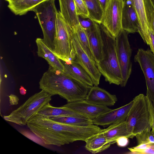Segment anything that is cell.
Masks as SVG:
<instances>
[{
  "instance_id": "13",
  "label": "cell",
  "mask_w": 154,
  "mask_h": 154,
  "mask_svg": "<svg viewBox=\"0 0 154 154\" xmlns=\"http://www.w3.org/2000/svg\"><path fill=\"white\" fill-rule=\"evenodd\" d=\"M63 106L91 120L111 110L107 106L91 103L85 100L68 103Z\"/></svg>"
},
{
  "instance_id": "12",
  "label": "cell",
  "mask_w": 154,
  "mask_h": 154,
  "mask_svg": "<svg viewBox=\"0 0 154 154\" xmlns=\"http://www.w3.org/2000/svg\"><path fill=\"white\" fill-rule=\"evenodd\" d=\"M134 102L133 100L119 108L112 109L92 120L93 124L107 126L118 122L125 121Z\"/></svg>"
},
{
  "instance_id": "27",
  "label": "cell",
  "mask_w": 154,
  "mask_h": 154,
  "mask_svg": "<svg viewBox=\"0 0 154 154\" xmlns=\"http://www.w3.org/2000/svg\"><path fill=\"white\" fill-rule=\"evenodd\" d=\"M73 30L75 32L79 42L84 50L89 57L95 62L91 48L86 30L80 24Z\"/></svg>"
},
{
  "instance_id": "7",
  "label": "cell",
  "mask_w": 154,
  "mask_h": 154,
  "mask_svg": "<svg viewBox=\"0 0 154 154\" xmlns=\"http://www.w3.org/2000/svg\"><path fill=\"white\" fill-rule=\"evenodd\" d=\"M73 29L66 22L59 11L57 13L54 53L65 62L75 60L72 44Z\"/></svg>"
},
{
  "instance_id": "18",
  "label": "cell",
  "mask_w": 154,
  "mask_h": 154,
  "mask_svg": "<svg viewBox=\"0 0 154 154\" xmlns=\"http://www.w3.org/2000/svg\"><path fill=\"white\" fill-rule=\"evenodd\" d=\"M35 42L38 56L45 60L50 66L64 72V66L61 60L46 45L43 39L37 38Z\"/></svg>"
},
{
  "instance_id": "32",
  "label": "cell",
  "mask_w": 154,
  "mask_h": 154,
  "mask_svg": "<svg viewBox=\"0 0 154 154\" xmlns=\"http://www.w3.org/2000/svg\"><path fill=\"white\" fill-rule=\"evenodd\" d=\"M79 17V24L85 30L89 29L94 25L95 22L90 19Z\"/></svg>"
},
{
  "instance_id": "26",
  "label": "cell",
  "mask_w": 154,
  "mask_h": 154,
  "mask_svg": "<svg viewBox=\"0 0 154 154\" xmlns=\"http://www.w3.org/2000/svg\"><path fill=\"white\" fill-rule=\"evenodd\" d=\"M49 117L55 121L70 125L85 126L93 124L92 120L86 118L72 116H51Z\"/></svg>"
},
{
  "instance_id": "19",
  "label": "cell",
  "mask_w": 154,
  "mask_h": 154,
  "mask_svg": "<svg viewBox=\"0 0 154 154\" xmlns=\"http://www.w3.org/2000/svg\"><path fill=\"white\" fill-rule=\"evenodd\" d=\"M61 15L66 22L73 29L79 23L74 0H58Z\"/></svg>"
},
{
  "instance_id": "4",
  "label": "cell",
  "mask_w": 154,
  "mask_h": 154,
  "mask_svg": "<svg viewBox=\"0 0 154 154\" xmlns=\"http://www.w3.org/2000/svg\"><path fill=\"white\" fill-rule=\"evenodd\" d=\"M133 100V104L125 120L132 138L143 131L151 129V116L146 96L140 94Z\"/></svg>"
},
{
  "instance_id": "30",
  "label": "cell",
  "mask_w": 154,
  "mask_h": 154,
  "mask_svg": "<svg viewBox=\"0 0 154 154\" xmlns=\"http://www.w3.org/2000/svg\"><path fill=\"white\" fill-rule=\"evenodd\" d=\"M144 2L148 23L154 32V5L151 0H144Z\"/></svg>"
},
{
  "instance_id": "20",
  "label": "cell",
  "mask_w": 154,
  "mask_h": 154,
  "mask_svg": "<svg viewBox=\"0 0 154 154\" xmlns=\"http://www.w3.org/2000/svg\"><path fill=\"white\" fill-rule=\"evenodd\" d=\"M86 150L93 154L102 152L114 143L104 136L100 132L90 137L85 141Z\"/></svg>"
},
{
  "instance_id": "39",
  "label": "cell",
  "mask_w": 154,
  "mask_h": 154,
  "mask_svg": "<svg viewBox=\"0 0 154 154\" xmlns=\"http://www.w3.org/2000/svg\"><path fill=\"white\" fill-rule=\"evenodd\" d=\"M151 1H152V2L153 4L154 5V0H151Z\"/></svg>"
},
{
  "instance_id": "37",
  "label": "cell",
  "mask_w": 154,
  "mask_h": 154,
  "mask_svg": "<svg viewBox=\"0 0 154 154\" xmlns=\"http://www.w3.org/2000/svg\"><path fill=\"white\" fill-rule=\"evenodd\" d=\"M20 92L21 94L24 95L26 93V90L23 86H21L20 89Z\"/></svg>"
},
{
  "instance_id": "36",
  "label": "cell",
  "mask_w": 154,
  "mask_h": 154,
  "mask_svg": "<svg viewBox=\"0 0 154 154\" xmlns=\"http://www.w3.org/2000/svg\"><path fill=\"white\" fill-rule=\"evenodd\" d=\"M109 0H98L104 10Z\"/></svg>"
},
{
  "instance_id": "38",
  "label": "cell",
  "mask_w": 154,
  "mask_h": 154,
  "mask_svg": "<svg viewBox=\"0 0 154 154\" xmlns=\"http://www.w3.org/2000/svg\"><path fill=\"white\" fill-rule=\"evenodd\" d=\"M5 0L6 1L8 2V3H9L13 0Z\"/></svg>"
},
{
  "instance_id": "6",
  "label": "cell",
  "mask_w": 154,
  "mask_h": 154,
  "mask_svg": "<svg viewBox=\"0 0 154 154\" xmlns=\"http://www.w3.org/2000/svg\"><path fill=\"white\" fill-rule=\"evenodd\" d=\"M55 0H46L40 3L31 11L38 18L42 31L43 41L54 53L56 31L57 10Z\"/></svg>"
},
{
  "instance_id": "31",
  "label": "cell",
  "mask_w": 154,
  "mask_h": 154,
  "mask_svg": "<svg viewBox=\"0 0 154 154\" xmlns=\"http://www.w3.org/2000/svg\"><path fill=\"white\" fill-rule=\"evenodd\" d=\"M74 1L77 15L84 18H89V12L83 0H74Z\"/></svg>"
},
{
  "instance_id": "25",
  "label": "cell",
  "mask_w": 154,
  "mask_h": 154,
  "mask_svg": "<svg viewBox=\"0 0 154 154\" xmlns=\"http://www.w3.org/2000/svg\"><path fill=\"white\" fill-rule=\"evenodd\" d=\"M89 14V18L101 24L104 10L98 0H83Z\"/></svg>"
},
{
  "instance_id": "10",
  "label": "cell",
  "mask_w": 154,
  "mask_h": 154,
  "mask_svg": "<svg viewBox=\"0 0 154 154\" xmlns=\"http://www.w3.org/2000/svg\"><path fill=\"white\" fill-rule=\"evenodd\" d=\"M134 61L139 63L145 77L146 96L154 104V54L150 50L139 49Z\"/></svg>"
},
{
  "instance_id": "11",
  "label": "cell",
  "mask_w": 154,
  "mask_h": 154,
  "mask_svg": "<svg viewBox=\"0 0 154 154\" xmlns=\"http://www.w3.org/2000/svg\"><path fill=\"white\" fill-rule=\"evenodd\" d=\"M72 44L75 54L74 60L80 64L89 74L94 85L98 86L101 74L97 68L96 63L89 57L82 48L73 30Z\"/></svg>"
},
{
  "instance_id": "9",
  "label": "cell",
  "mask_w": 154,
  "mask_h": 154,
  "mask_svg": "<svg viewBox=\"0 0 154 154\" xmlns=\"http://www.w3.org/2000/svg\"><path fill=\"white\" fill-rule=\"evenodd\" d=\"M124 0H109L104 10L101 24L114 38L123 29L122 17Z\"/></svg>"
},
{
  "instance_id": "15",
  "label": "cell",
  "mask_w": 154,
  "mask_h": 154,
  "mask_svg": "<svg viewBox=\"0 0 154 154\" xmlns=\"http://www.w3.org/2000/svg\"><path fill=\"white\" fill-rule=\"evenodd\" d=\"M92 54L96 63L103 58V41L100 24L95 22L89 29L86 30Z\"/></svg>"
},
{
  "instance_id": "5",
  "label": "cell",
  "mask_w": 154,
  "mask_h": 154,
  "mask_svg": "<svg viewBox=\"0 0 154 154\" xmlns=\"http://www.w3.org/2000/svg\"><path fill=\"white\" fill-rule=\"evenodd\" d=\"M52 95L42 90L31 96L10 115L4 116L6 121L20 125H27L28 121L51 100Z\"/></svg>"
},
{
  "instance_id": "8",
  "label": "cell",
  "mask_w": 154,
  "mask_h": 154,
  "mask_svg": "<svg viewBox=\"0 0 154 154\" xmlns=\"http://www.w3.org/2000/svg\"><path fill=\"white\" fill-rule=\"evenodd\" d=\"M128 33L122 30L115 38L118 59L122 76L120 86L125 87L132 70L131 57L132 50L128 41Z\"/></svg>"
},
{
  "instance_id": "23",
  "label": "cell",
  "mask_w": 154,
  "mask_h": 154,
  "mask_svg": "<svg viewBox=\"0 0 154 154\" xmlns=\"http://www.w3.org/2000/svg\"><path fill=\"white\" fill-rule=\"evenodd\" d=\"M37 114L48 117L72 116L86 118L66 107L62 106L59 107H55L51 106L49 103L45 105Z\"/></svg>"
},
{
  "instance_id": "28",
  "label": "cell",
  "mask_w": 154,
  "mask_h": 154,
  "mask_svg": "<svg viewBox=\"0 0 154 154\" xmlns=\"http://www.w3.org/2000/svg\"><path fill=\"white\" fill-rule=\"evenodd\" d=\"M128 149L131 153L154 154V143L138 145Z\"/></svg>"
},
{
  "instance_id": "16",
  "label": "cell",
  "mask_w": 154,
  "mask_h": 154,
  "mask_svg": "<svg viewBox=\"0 0 154 154\" xmlns=\"http://www.w3.org/2000/svg\"><path fill=\"white\" fill-rule=\"evenodd\" d=\"M85 100L96 105L112 106L117 101L115 95L112 94L98 86L94 85L89 89Z\"/></svg>"
},
{
  "instance_id": "17",
  "label": "cell",
  "mask_w": 154,
  "mask_h": 154,
  "mask_svg": "<svg viewBox=\"0 0 154 154\" xmlns=\"http://www.w3.org/2000/svg\"><path fill=\"white\" fill-rule=\"evenodd\" d=\"M61 60L64 65L65 73L90 88L94 86L91 77L80 64L74 60L66 62Z\"/></svg>"
},
{
  "instance_id": "2",
  "label": "cell",
  "mask_w": 154,
  "mask_h": 154,
  "mask_svg": "<svg viewBox=\"0 0 154 154\" xmlns=\"http://www.w3.org/2000/svg\"><path fill=\"white\" fill-rule=\"evenodd\" d=\"M39 88L52 96L58 95L71 103L85 99L90 88L64 72L49 66L39 82Z\"/></svg>"
},
{
  "instance_id": "35",
  "label": "cell",
  "mask_w": 154,
  "mask_h": 154,
  "mask_svg": "<svg viewBox=\"0 0 154 154\" xmlns=\"http://www.w3.org/2000/svg\"><path fill=\"white\" fill-rule=\"evenodd\" d=\"M9 102L11 105H17L18 103L19 99L16 95L11 94L8 96Z\"/></svg>"
},
{
  "instance_id": "22",
  "label": "cell",
  "mask_w": 154,
  "mask_h": 154,
  "mask_svg": "<svg viewBox=\"0 0 154 154\" xmlns=\"http://www.w3.org/2000/svg\"><path fill=\"white\" fill-rule=\"evenodd\" d=\"M138 15L140 30L139 33L144 42L147 44L148 29L149 27L147 20L143 0H131Z\"/></svg>"
},
{
  "instance_id": "3",
  "label": "cell",
  "mask_w": 154,
  "mask_h": 154,
  "mask_svg": "<svg viewBox=\"0 0 154 154\" xmlns=\"http://www.w3.org/2000/svg\"><path fill=\"white\" fill-rule=\"evenodd\" d=\"M100 24L103 41V54L102 59L96 63L97 68L110 84L120 85L122 76L117 58L115 38L105 28Z\"/></svg>"
},
{
  "instance_id": "14",
  "label": "cell",
  "mask_w": 154,
  "mask_h": 154,
  "mask_svg": "<svg viewBox=\"0 0 154 154\" xmlns=\"http://www.w3.org/2000/svg\"><path fill=\"white\" fill-rule=\"evenodd\" d=\"M122 26L128 34L139 32L140 26L138 15L131 0H124Z\"/></svg>"
},
{
  "instance_id": "21",
  "label": "cell",
  "mask_w": 154,
  "mask_h": 154,
  "mask_svg": "<svg viewBox=\"0 0 154 154\" xmlns=\"http://www.w3.org/2000/svg\"><path fill=\"white\" fill-rule=\"evenodd\" d=\"M100 132L114 143H116L117 139L121 137L126 136L133 138L128 130L125 121L111 124L107 128L102 129Z\"/></svg>"
},
{
  "instance_id": "33",
  "label": "cell",
  "mask_w": 154,
  "mask_h": 154,
  "mask_svg": "<svg viewBox=\"0 0 154 154\" xmlns=\"http://www.w3.org/2000/svg\"><path fill=\"white\" fill-rule=\"evenodd\" d=\"M146 97L151 116V131L154 134V104L147 96Z\"/></svg>"
},
{
  "instance_id": "24",
  "label": "cell",
  "mask_w": 154,
  "mask_h": 154,
  "mask_svg": "<svg viewBox=\"0 0 154 154\" xmlns=\"http://www.w3.org/2000/svg\"><path fill=\"white\" fill-rule=\"evenodd\" d=\"M46 0H13L8 6L11 11L17 15H22L31 11L35 6Z\"/></svg>"
},
{
  "instance_id": "1",
  "label": "cell",
  "mask_w": 154,
  "mask_h": 154,
  "mask_svg": "<svg viewBox=\"0 0 154 154\" xmlns=\"http://www.w3.org/2000/svg\"><path fill=\"white\" fill-rule=\"evenodd\" d=\"M26 125L44 144L58 146L78 140L85 141L102 130L94 124L85 126L66 124L37 114L28 121Z\"/></svg>"
},
{
  "instance_id": "29",
  "label": "cell",
  "mask_w": 154,
  "mask_h": 154,
  "mask_svg": "<svg viewBox=\"0 0 154 154\" xmlns=\"http://www.w3.org/2000/svg\"><path fill=\"white\" fill-rule=\"evenodd\" d=\"M135 137L137 145L154 143V134L151 130L143 131L137 134Z\"/></svg>"
},
{
  "instance_id": "34",
  "label": "cell",
  "mask_w": 154,
  "mask_h": 154,
  "mask_svg": "<svg viewBox=\"0 0 154 154\" xmlns=\"http://www.w3.org/2000/svg\"><path fill=\"white\" fill-rule=\"evenodd\" d=\"M128 138L126 136L120 137L117 139L116 143L119 146L125 147L128 144Z\"/></svg>"
}]
</instances>
